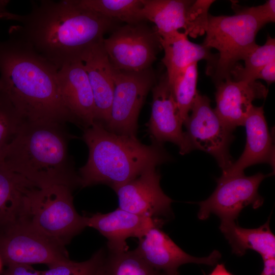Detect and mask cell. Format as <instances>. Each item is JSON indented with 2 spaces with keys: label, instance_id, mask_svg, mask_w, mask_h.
Returning <instances> with one entry per match:
<instances>
[{
  "label": "cell",
  "instance_id": "obj_22",
  "mask_svg": "<svg viewBox=\"0 0 275 275\" xmlns=\"http://www.w3.org/2000/svg\"><path fill=\"white\" fill-rule=\"evenodd\" d=\"M38 187L0 162V230L21 222L28 197Z\"/></svg>",
  "mask_w": 275,
  "mask_h": 275
},
{
  "label": "cell",
  "instance_id": "obj_4",
  "mask_svg": "<svg viewBox=\"0 0 275 275\" xmlns=\"http://www.w3.org/2000/svg\"><path fill=\"white\" fill-rule=\"evenodd\" d=\"M82 139L89 156L78 173L82 187L105 184L114 190L145 170L171 160L162 145L143 144L136 137L112 132L97 122L84 129Z\"/></svg>",
  "mask_w": 275,
  "mask_h": 275
},
{
  "label": "cell",
  "instance_id": "obj_37",
  "mask_svg": "<svg viewBox=\"0 0 275 275\" xmlns=\"http://www.w3.org/2000/svg\"><path fill=\"white\" fill-rule=\"evenodd\" d=\"M2 259H1V257L0 256V271H1V268H2Z\"/></svg>",
  "mask_w": 275,
  "mask_h": 275
},
{
  "label": "cell",
  "instance_id": "obj_17",
  "mask_svg": "<svg viewBox=\"0 0 275 275\" xmlns=\"http://www.w3.org/2000/svg\"><path fill=\"white\" fill-rule=\"evenodd\" d=\"M57 81L62 101L76 122L84 129L95 121L94 97L82 62L76 60L58 71Z\"/></svg>",
  "mask_w": 275,
  "mask_h": 275
},
{
  "label": "cell",
  "instance_id": "obj_38",
  "mask_svg": "<svg viewBox=\"0 0 275 275\" xmlns=\"http://www.w3.org/2000/svg\"><path fill=\"white\" fill-rule=\"evenodd\" d=\"M3 89H2V84H1V81H0V93L3 92Z\"/></svg>",
  "mask_w": 275,
  "mask_h": 275
},
{
  "label": "cell",
  "instance_id": "obj_8",
  "mask_svg": "<svg viewBox=\"0 0 275 275\" xmlns=\"http://www.w3.org/2000/svg\"><path fill=\"white\" fill-rule=\"evenodd\" d=\"M103 45L114 69L130 71L151 68L161 48L156 28L142 22L117 28Z\"/></svg>",
  "mask_w": 275,
  "mask_h": 275
},
{
  "label": "cell",
  "instance_id": "obj_21",
  "mask_svg": "<svg viewBox=\"0 0 275 275\" xmlns=\"http://www.w3.org/2000/svg\"><path fill=\"white\" fill-rule=\"evenodd\" d=\"M160 43L164 50L161 62L166 68V73L171 85L176 77L191 64L205 60L208 63L207 72L211 74L217 59L210 49L190 42L184 32L176 31L159 36Z\"/></svg>",
  "mask_w": 275,
  "mask_h": 275
},
{
  "label": "cell",
  "instance_id": "obj_24",
  "mask_svg": "<svg viewBox=\"0 0 275 275\" xmlns=\"http://www.w3.org/2000/svg\"><path fill=\"white\" fill-rule=\"evenodd\" d=\"M99 275H167L146 262L135 250L106 252Z\"/></svg>",
  "mask_w": 275,
  "mask_h": 275
},
{
  "label": "cell",
  "instance_id": "obj_11",
  "mask_svg": "<svg viewBox=\"0 0 275 275\" xmlns=\"http://www.w3.org/2000/svg\"><path fill=\"white\" fill-rule=\"evenodd\" d=\"M271 175L258 173L251 176L244 173L222 175L216 179V187L211 196L198 203L199 219L206 220L214 214L221 221H235L246 206L260 207L264 199L258 193V188L261 182Z\"/></svg>",
  "mask_w": 275,
  "mask_h": 275
},
{
  "label": "cell",
  "instance_id": "obj_25",
  "mask_svg": "<svg viewBox=\"0 0 275 275\" xmlns=\"http://www.w3.org/2000/svg\"><path fill=\"white\" fill-rule=\"evenodd\" d=\"M82 6L108 18H116L127 24L145 20L142 0H78Z\"/></svg>",
  "mask_w": 275,
  "mask_h": 275
},
{
  "label": "cell",
  "instance_id": "obj_29",
  "mask_svg": "<svg viewBox=\"0 0 275 275\" xmlns=\"http://www.w3.org/2000/svg\"><path fill=\"white\" fill-rule=\"evenodd\" d=\"M106 251L99 249L88 260L76 262L69 259L53 264L43 275H99Z\"/></svg>",
  "mask_w": 275,
  "mask_h": 275
},
{
  "label": "cell",
  "instance_id": "obj_1",
  "mask_svg": "<svg viewBox=\"0 0 275 275\" xmlns=\"http://www.w3.org/2000/svg\"><path fill=\"white\" fill-rule=\"evenodd\" d=\"M24 15L8 10L0 19L19 23L11 26L40 55L58 70L76 60L90 45L103 41L113 19L80 5L78 0L31 2Z\"/></svg>",
  "mask_w": 275,
  "mask_h": 275
},
{
  "label": "cell",
  "instance_id": "obj_27",
  "mask_svg": "<svg viewBox=\"0 0 275 275\" xmlns=\"http://www.w3.org/2000/svg\"><path fill=\"white\" fill-rule=\"evenodd\" d=\"M197 80V63H195L188 66L170 85L183 124L198 93Z\"/></svg>",
  "mask_w": 275,
  "mask_h": 275
},
{
  "label": "cell",
  "instance_id": "obj_16",
  "mask_svg": "<svg viewBox=\"0 0 275 275\" xmlns=\"http://www.w3.org/2000/svg\"><path fill=\"white\" fill-rule=\"evenodd\" d=\"M87 227L97 230L107 240L111 252L128 251L126 240L129 237L142 238L154 227H160L163 220L138 215L118 208L107 213H97L86 216Z\"/></svg>",
  "mask_w": 275,
  "mask_h": 275
},
{
  "label": "cell",
  "instance_id": "obj_2",
  "mask_svg": "<svg viewBox=\"0 0 275 275\" xmlns=\"http://www.w3.org/2000/svg\"><path fill=\"white\" fill-rule=\"evenodd\" d=\"M8 34L0 41V81L15 109L25 122L76 125L59 92L58 69L11 27Z\"/></svg>",
  "mask_w": 275,
  "mask_h": 275
},
{
  "label": "cell",
  "instance_id": "obj_18",
  "mask_svg": "<svg viewBox=\"0 0 275 275\" xmlns=\"http://www.w3.org/2000/svg\"><path fill=\"white\" fill-rule=\"evenodd\" d=\"M216 85L215 112L226 125L233 131L243 126L245 120L256 99L265 98L268 90L260 82L235 81L232 78Z\"/></svg>",
  "mask_w": 275,
  "mask_h": 275
},
{
  "label": "cell",
  "instance_id": "obj_35",
  "mask_svg": "<svg viewBox=\"0 0 275 275\" xmlns=\"http://www.w3.org/2000/svg\"><path fill=\"white\" fill-rule=\"evenodd\" d=\"M9 3V0H0V13L7 10V7Z\"/></svg>",
  "mask_w": 275,
  "mask_h": 275
},
{
  "label": "cell",
  "instance_id": "obj_3",
  "mask_svg": "<svg viewBox=\"0 0 275 275\" xmlns=\"http://www.w3.org/2000/svg\"><path fill=\"white\" fill-rule=\"evenodd\" d=\"M65 124L48 121L24 122L9 145L2 162L39 187L80 186L78 173L69 155L68 144L74 138Z\"/></svg>",
  "mask_w": 275,
  "mask_h": 275
},
{
  "label": "cell",
  "instance_id": "obj_6",
  "mask_svg": "<svg viewBox=\"0 0 275 275\" xmlns=\"http://www.w3.org/2000/svg\"><path fill=\"white\" fill-rule=\"evenodd\" d=\"M236 10L232 16L208 15L202 45L219 52L211 73L215 84L231 78V72L237 62L257 45L256 37L262 26L251 15Z\"/></svg>",
  "mask_w": 275,
  "mask_h": 275
},
{
  "label": "cell",
  "instance_id": "obj_19",
  "mask_svg": "<svg viewBox=\"0 0 275 275\" xmlns=\"http://www.w3.org/2000/svg\"><path fill=\"white\" fill-rule=\"evenodd\" d=\"M79 60L87 73L95 108V121L104 126L110 116L114 92L112 66L103 41L94 43L81 53Z\"/></svg>",
  "mask_w": 275,
  "mask_h": 275
},
{
  "label": "cell",
  "instance_id": "obj_20",
  "mask_svg": "<svg viewBox=\"0 0 275 275\" xmlns=\"http://www.w3.org/2000/svg\"><path fill=\"white\" fill-rule=\"evenodd\" d=\"M243 126H245L246 133L243 152L222 175L242 174L248 167L258 163H265L274 167V146L263 106L253 105Z\"/></svg>",
  "mask_w": 275,
  "mask_h": 275
},
{
  "label": "cell",
  "instance_id": "obj_26",
  "mask_svg": "<svg viewBox=\"0 0 275 275\" xmlns=\"http://www.w3.org/2000/svg\"><path fill=\"white\" fill-rule=\"evenodd\" d=\"M275 60V39L268 35L265 43L257 45L246 55L244 66L237 64L231 72L235 81H254L255 75L267 64Z\"/></svg>",
  "mask_w": 275,
  "mask_h": 275
},
{
  "label": "cell",
  "instance_id": "obj_7",
  "mask_svg": "<svg viewBox=\"0 0 275 275\" xmlns=\"http://www.w3.org/2000/svg\"><path fill=\"white\" fill-rule=\"evenodd\" d=\"M112 71L114 92L109 118L104 127L118 134L136 137L140 110L156 82L154 72L151 68L130 71L112 67Z\"/></svg>",
  "mask_w": 275,
  "mask_h": 275
},
{
  "label": "cell",
  "instance_id": "obj_13",
  "mask_svg": "<svg viewBox=\"0 0 275 275\" xmlns=\"http://www.w3.org/2000/svg\"><path fill=\"white\" fill-rule=\"evenodd\" d=\"M156 168L145 170L114 190L118 196L119 208L153 219L162 220L159 217L171 215L174 201L161 188V175Z\"/></svg>",
  "mask_w": 275,
  "mask_h": 275
},
{
  "label": "cell",
  "instance_id": "obj_36",
  "mask_svg": "<svg viewBox=\"0 0 275 275\" xmlns=\"http://www.w3.org/2000/svg\"><path fill=\"white\" fill-rule=\"evenodd\" d=\"M167 275H180L179 272L177 271H175L174 272H172L170 273H169L167 274Z\"/></svg>",
  "mask_w": 275,
  "mask_h": 275
},
{
  "label": "cell",
  "instance_id": "obj_12",
  "mask_svg": "<svg viewBox=\"0 0 275 275\" xmlns=\"http://www.w3.org/2000/svg\"><path fill=\"white\" fill-rule=\"evenodd\" d=\"M144 18L160 37L180 29L196 38L205 33L211 0H142Z\"/></svg>",
  "mask_w": 275,
  "mask_h": 275
},
{
  "label": "cell",
  "instance_id": "obj_30",
  "mask_svg": "<svg viewBox=\"0 0 275 275\" xmlns=\"http://www.w3.org/2000/svg\"><path fill=\"white\" fill-rule=\"evenodd\" d=\"M253 16L263 26L275 21V1L268 0L263 5L240 9Z\"/></svg>",
  "mask_w": 275,
  "mask_h": 275
},
{
  "label": "cell",
  "instance_id": "obj_10",
  "mask_svg": "<svg viewBox=\"0 0 275 275\" xmlns=\"http://www.w3.org/2000/svg\"><path fill=\"white\" fill-rule=\"evenodd\" d=\"M0 256L7 266L37 263L49 266L69 259L64 245L24 223L1 230Z\"/></svg>",
  "mask_w": 275,
  "mask_h": 275
},
{
  "label": "cell",
  "instance_id": "obj_34",
  "mask_svg": "<svg viewBox=\"0 0 275 275\" xmlns=\"http://www.w3.org/2000/svg\"><path fill=\"white\" fill-rule=\"evenodd\" d=\"M209 275H232L226 269L223 264H217L215 268Z\"/></svg>",
  "mask_w": 275,
  "mask_h": 275
},
{
  "label": "cell",
  "instance_id": "obj_9",
  "mask_svg": "<svg viewBox=\"0 0 275 275\" xmlns=\"http://www.w3.org/2000/svg\"><path fill=\"white\" fill-rule=\"evenodd\" d=\"M190 114L184 122L188 140L193 150L211 155L222 170L226 172L234 161L229 147L234 139L233 131L222 122L210 106V100L198 92Z\"/></svg>",
  "mask_w": 275,
  "mask_h": 275
},
{
  "label": "cell",
  "instance_id": "obj_23",
  "mask_svg": "<svg viewBox=\"0 0 275 275\" xmlns=\"http://www.w3.org/2000/svg\"><path fill=\"white\" fill-rule=\"evenodd\" d=\"M219 229L233 254L242 256L251 250L259 254L263 260L275 258V236L270 228L269 219L254 229L240 227L235 221H221Z\"/></svg>",
  "mask_w": 275,
  "mask_h": 275
},
{
  "label": "cell",
  "instance_id": "obj_5",
  "mask_svg": "<svg viewBox=\"0 0 275 275\" xmlns=\"http://www.w3.org/2000/svg\"><path fill=\"white\" fill-rule=\"evenodd\" d=\"M72 188L63 185L36 188L29 195L22 221L65 245L86 227V216L73 205Z\"/></svg>",
  "mask_w": 275,
  "mask_h": 275
},
{
  "label": "cell",
  "instance_id": "obj_28",
  "mask_svg": "<svg viewBox=\"0 0 275 275\" xmlns=\"http://www.w3.org/2000/svg\"><path fill=\"white\" fill-rule=\"evenodd\" d=\"M25 122L4 91L0 93V162L6 149Z\"/></svg>",
  "mask_w": 275,
  "mask_h": 275
},
{
  "label": "cell",
  "instance_id": "obj_14",
  "mask_svg": "<svg viewBox=\"0 0 275 275\" xmlns=\"http://www.w3.org/2000/svg\"><path fill=\"white\" fill-rule=\"evenodd\" d=\"M151 114L148 130L152 143L162 145L170 142L177 145L184 155L193 150L185 132L166 72L152 88Z\"/></svg>",
  "mask_w": 275,
  "mask_h": 275
},
{
  "label": "cell",
  "instance_id": "obj_31",
  "mask_svg": "<svg viewBox=\"0 0 275 275\" xmlns=\"http://www.w3.org/2000/svg\"><path fill=\"white\" fill-rule=\"evenodd\" d=\"M2 275H43L42 271L35 269L31 265L15 264L8 266Z\"/></svg>",
  "mask_w": 275,
  "mask_h": 275
},
{
  "label": "cell",
  "instance_id": "obj_32",
  "mask_svg": "<svg viewBox=\"0 0 275 275\" xmlns=\"http://www.w3.org/2000/svg\"><path fill=\"white\" fill-rule=\"evenodd\" d=\"M263 79L268 86L275 81V60L266 65L261 69L254 76L253 80Z\"/></svg>",
  "mask_w": 275,
  "mask_h": 275
},
{
  "label": "cell",
  "instance_id": "obj_33",
  "mask_svg": "<svg viewBox=\"0 0 275 275\" xmlns=\"http://www.w3.org/2000/svg\"><path fill=\"white\" fill-rule=\"evenodd\" d=\"M263 269L260 275H275V258L263 260Z\"/></svg>",
  "mask_w": 275,
  "mask_h": 275
},
{
  "label": "cell",
  "instance_id": "obj_15",
  "mask_svg": "<svg viewBox=\"0 0 275 275\" xmlns=\"http://www.w3.org/2000/svg\"><path fill=\"white\" fill-rule=\"evenodd\" d=\"M135 249L143 260L153 268L169 273L178 270L182 265L196 263L213 266L218 262L221 254L214 250L207 257L191 256L178 246L160 227L151 228L139 239Z\"/></svg>",
  "mask_w": 275,
  "mask_h": 275
}]
</instances>
